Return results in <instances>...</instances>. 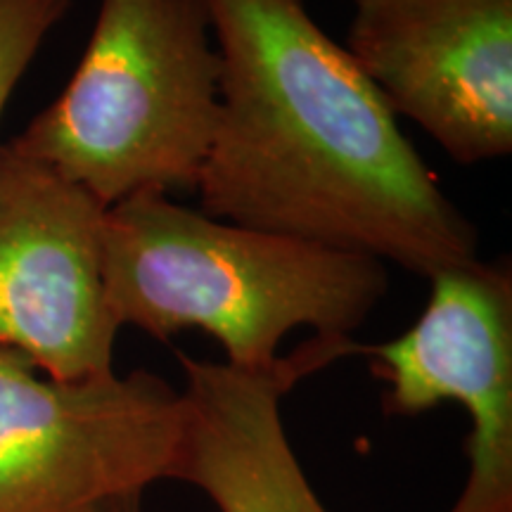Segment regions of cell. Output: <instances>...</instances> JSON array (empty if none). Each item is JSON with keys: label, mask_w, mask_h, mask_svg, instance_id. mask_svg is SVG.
<instances>
[{"label": "cell", "mask_w": 512, "mask_h": 512, "mask_svg": "<svg viewBox=\"0 0 512 512\" xmlns=\"http://www.w3.org/2000/svg\"><path fill=\"white\" fill-rule=\"evenodd\" d=\"M221 57L200 209L432 278L479 233L306 0H204Z\"/></svg>", "instance_id": "obj_1"}, {"label": "cell", "mask_w": 512, "mask_h": 512, "mask_svg": "<svg viewBox=\"0 0 512 512\" xmlns=\"http://www.w3.org/2000/svg\"><path fill=\"white\" fill-rule=\"evenodd\" d=\"M102 283L114 323L169 342L202 330L226 363L278 361L290 332L351 337L389 292L387 264L290 235L228 223L140 192L105 209Z\"/></svg>", "instance_id": "obj_2"}, {"label": "cell", "mask_w": 512, "mask_h": 512, "mask_svg": "<svg viewBox=\"0 0 512 512\" xmlns=\"http://www.w3.org/2000/svg\"><path fill=\"white\" fill-rule=\"evenodd\" d=\"M219 81L204 0H100L72 79L10 145L105 209L140 192H195Z\"/></svg>", "instance_id": "obj_3"}, {"label": "cell", "mask_w": 512, "mask_h": 512, "mask_svg": "<svg viewBox=\"0 0 512 512\" xmlns=\"http://www.w3.org/2000/svg\"><path fill=\"white\" fill-rule=\"evenodd\" d=\"M181 389L150 370L53 380L0 349V512H91L174 479Z\"/></svg>", "instance_id": "obj_4"}, {"label": "cell", "mask_w": 512, "mask_h": 512, "mask_svg": "<svg viewBox=\"0 0 512 512\" xmlns=\"http://www.w3.org/2000/svg\"><path fill=\"white\" fill-rule=\"evenodd\" d=\"M420 318L399 337L358 344L384 384L382 408L415 418L465 408L467 479L451 512H512V268L508 259L444 268Z\"/></svg>", "instance_id": "obj_5"}, {"label": "cell", "mask_w": 512, "mask_h": 512, "mask_svg": "<svg viewBox=\"0 0 512 512\" xmlns=\"http://www.w3.org/2000/svg\"><path fill=\"white\" fill-rule=\"evenodd\" d=\"M344 48L458 166L512 152V0H349Z\"/></svg>", "instance_id": "obj_6"}, {"label": "cell", "mask_w": 512, "mask_h": 512, "mask_svg": "<svg viewBox=\"0 0 512 512\" xmlns=\"http://www.w3.org/2000/svg\"><path fill=\"white\" fill-rule=\"evenodd\" d=\"M105 207L0 143V349L53 380L112 373L114 323L102 283Z\"/></svg>", "instance_id": "obj_7"}, {"label": "cell", "mask_w": 512, "mask_h": 512, "mask_svg": "<svg viewBox=\"0 0 512 512\" xmlns=\"http://www.w3.org/2000/svg\"><path fill=\"white\" fill-rule=\"evenodd\" d=\"M351 337H311L273 366L247 370L178 354L185 375L183 439L174 472L219 512H328L283 425L285 396L339 358Z\"/></svg>", "instance_id": "obj_8"}, {"label": "cell", "mask_w": 512, "mask_h": 512, "mask_svg": "<svg viewBox=\"0 0 512 512\" xmlns=\"http://www.w3.org/2000/svg\"><path fill=\"white\" fill-rule=\"evenodd\" d=\"M72 0H0V117Z\"/></svg>", "instance_id": "obj_9"}, {"label": "cell", "mask_w": 512, "mask_h": 512, "mask_svg": "<svg viewBox=\"0 0 512 512\" xmlns=\"http://www.w3.org/2000/svg\"><path fill=\"white\" fill-rule=\"evenodd\" d=\"M143 508V494H133L124 498H114V501L100 505L91 512H140Z\"/></svg>", "instance_id": "obj_10"}]
</instances>
